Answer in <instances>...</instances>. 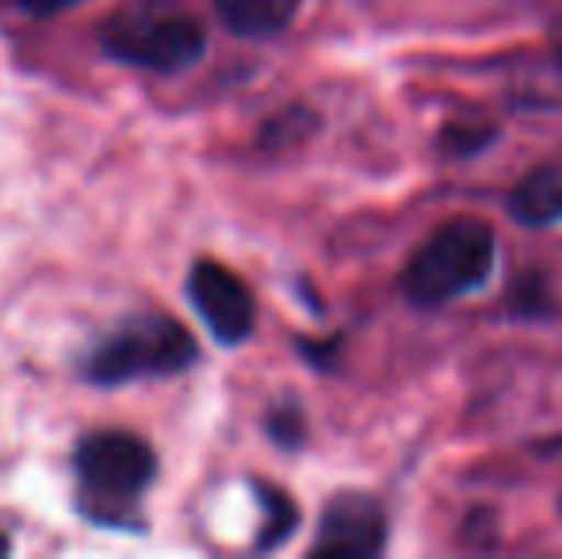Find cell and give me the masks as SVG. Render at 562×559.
<instances>
[{
	"instance_id": "30bf717a",
	"label": "cell",
	"mask_w": 562,
	"mask_h": 559,
	"mask_svg": "<svg viewBox=\"0 0 562 559\" xmlns=\"http://www.w3.org/2000/svg\"><path fill=\"white\" fill-rule=\"evenodd\" d=\"M314 127H318L314 112H306V108L295 104V108H288V112H280L265 131H260V146L288 149V146H295V142H303L306 135H314Z\"/></svg>"
},
{
	"instance_id": "5bb4252c",
	"label": "cell",
	"mask_w": 562,
	"mask_h": 559,
	"mask_svg": "<svg viewBox=\"0 0 562 559\" xmlns=\"http://www.w3.org/2000/svg\"><path fill=\"white\" fill-rule=\"evenodd\" d=\"M15 4L27 15H58V12H66V8L81 4V0H15Z\"/></svg>"
},
{
	"instance_id": "9a60e30c",
	"label": "cell",
	"mask_w": 562,
	"mask_h": 559,
	"mask_svg": "<svg viewBox=\"0 0 562 559\" xmlns=\"http://www.w3.org/2000/svg\"><path fill=\"white\" fill-rule=\"evenodd\" d=\"M8 552H12V545H8V537L0 533V556H8Z\"/></svg>"
},
{
	"instance_id": "8fae6325",
	"label": "cell",
	"mask_w": 562,
	"mask_h": 559,
	"mask_svg": "<svg viewBox=\"0 0 562 559\" xmlns=\"http://www.w3.org/2000/svg\"><path fill=\"white\" fill-rule=\"evenodd\" d=\"M440 142H445L448 154L471 157V154H479L482 146H490V142H494V127H459V123H448Z\"/></svg>"
},
{
	"instance_id": "5b68a950",
	"label": "cell",
	"mask_w": 562,
	"mask_h": 559,
	"mask_svg": "<svg viewBox=\"0 0 562 559\" xmlns=\"http://www.w3.org/2000/svg\"><path fill=\"white\" fill-rule=\"evenodd\" d=\"M188 295H192L200 318L223 345H237L252 334L257 326V303H252L249 288L241 277L218 261H195L192 277H188Z\"/></svg>"
},
{
	"instance_id": "52a82bcc",
	"label": "cell",
	"mask_w": 562,
	"mask_h": 559,
	"mask_svg": "<svg viewBox=\"0 0 562 559\" xmlns=\"http://www.w3.org/2000/svg\"><path fill=\"white\" fill-rule=\"evenodd\" d=\"M509 215L525 226H551L562 219V161L528 172L509 195Z\"/></svg>"
},
{
	"instance_id": "ba28073f",
	"label": "cell",
	"mask_w": 562,
	"mask_h": 559,
	"mask_svg": "<svg viewBox=\"0 0 562 559\" xmlns=\"http://www.w3.org/2000/svg\"><path fill=\"white\" fill-rule=\"evenodd\" d=\"M215 8L234 35L268 38L295 20L299 0H215Z\"/></svg>"
},
{
	"instance_id": "8992f818",
	"label": "cell",
	"mask_w": 562,
	"mask_h": 559,
	"mask_svg": "<svg viewBox=\"0 0 562 559\" xmlns=\"http://www.w3.org/2000/svg\"><path fill=\"white\" fill-rule=\"evenodd\" d=\"M386 545V517L368 494H337L318 525L311 552L318 559H360Z\"/></svg>"
},
{
	"instance_id": "9c48e42d",
	"label": "cell",
	"mask_w": 562,
	"mask_h": 559,
	"mask_svg": "<svg viewBox=\"0 0 562 559\" xmlns=\"http://www.w3.org/2000/svg\"><path fill=\"white\" fill-rule=\"evenodd\" d=\"M257 494H260V506L268 510V522H265V533H260L257 548H280L283 540L291 537V529L299 525V510H295V502L283 491H276V487L257 483Z\"/></svg>"
},
{
	"instance_id": "4fadbf2b",
	"label": "cell",
	"mask_w": 562,
	"mask_h": 559,
	"mask_svg": "<svg viewBox=\"0 0 562 559\" xmlns=\"http://www.w3.org/2000/svg\"><path fill=\"white\" fill-rule=\"evenodd\" d=\"M513 306L520 314H536V311H548V280L540 277H525L513 291Z\"/></svg>"
},
{
	"instance_id": "277c9868",
	"label": "cell",
	"mask_w": 562,
	"mask_h": 559,
	"mask_svg": "<svg viewBox=\"0 0 562 559\" xmlns=\"http://www.w3.org/2000/svg\"><path fill=\"white\" fill-rule=\"evenodd\" d=\"M77 476H81L85 499H97V510L126 506L154 483L157 456L134 433H92L77 448Z\"/></svg>"
},
{
	"instance_id": "6da1fadb",
	"label": "cell",
	"mask_w": 562,
	"mask_h": 559,
	"mask_svg": "<svg viewBox=\"0 0 562 559\" xmlns=\"http://www.w3.org/2000/svg\"><path fill=\"white\" fill-rule=\"evenodd\" d=\"M100 43L112 58L154 74L192 69L207 51L203 23L177 0H126L104 20Z\"/></svg>"
},
{
	"instance_id": "7c38bea8",
	"label": "cell",
	"mask_w": 562,
	"mask_h": 559,
	"mask_svg": "<svg viewBox=\"0 0 562 559\" xmlns=\"http://www.w3.org/2000/svg\"><path fill=\"white\" fill-rule=\"evenodd\" d=\"M268 433H272L283 448L303 445V414H299V406H276V411L268 414Z\"/></svg>"
},
{
	"instance_id": "3957f363",
	"label": "cell",
	"mask_w": 562,
	"mask_h": 559,
	"mask_svg": "<svg viewBox=\"0 0 562 559\" xmlns=\"http://www.w3.org/2000/svg\"><path fill=\"white\" fill-rule=\"evenodd\" d=\"M192 360L195 342L180 322L165 318V314H142L92 345L85 376L92 383L115 388V383H131L142 376H172Z\"/></svg>"
},
{
	"instance_id": "7a4b0ae2",
	"label": "cell",
	"mask_w": 562,
	"mask_h": 559,
	"mask_svg": "<svg viewBox=\"0 0 562 559\" xmlns=\"http://www.w3.org/2000/svg\"><path fill=\"white\" fill-rule=\"evenodd\" d=\"M494 265V231L482 219H451L414 254L406 269V299L414 306H440L479 288Z\"/></svg>"
}]
</instances>
